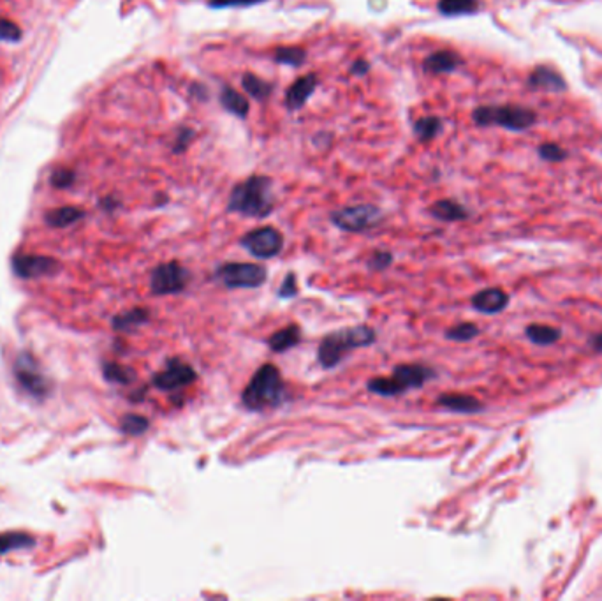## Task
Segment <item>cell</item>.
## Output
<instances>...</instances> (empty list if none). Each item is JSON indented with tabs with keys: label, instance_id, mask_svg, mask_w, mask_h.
Here are the masks:
<instances>
[{
	"label": "cell",
	"instance_id": "1",
	"mask_svg": "<svg viewBox=\"0 0 602 601\" xmlns=\"http://www.w3.org/2000/svg\"><path fill=\"white\" fill-rule=\"evenodd\" d=\"M272 179L263 175H254L243 180L233 189L227 203V210L245 217H266L273 210Z\"/></svg>",
	"mask_w": 602,
	"mask_h": 601
},
{
	"label": "cell",
	"instance_id": "2",
	"mask_svg": "<svg viewBox=\"0 0 602 601\" xmlns=\"http://www.w3.org/2000/svg\"><path fill=\"white\" fill-rule=\"evenodd\" d=\"M286 399V383L279 369L272 364H266L255 371L241 393V404L248 411H265L282 404Z\"/></svg>",
	"mask_w": 602,
	"mask_h": 601
},
{
	"label": "cell",
	"instance_id": "3",
	"mask_svg": "<svg viewBox=\"0 0 602 601\" xmlns=\"http://www.w3.org/2000/svg\"><path fill=\"white\" fill-rule=\"evenodd\" d=\"M375 330L365 325L338 330V332L330 333L320 340L317 360L324 369H333L340 364L347 351L370 346V344L375 343Z\"/></svg>",
	"mask_w": 602,
	"mask_h": 601
},
{
	"label": "cell",
	"instance_id": "4",
	"mask_svg": "<svg viewBox=\"0 0 602 601\" xmlns=\"http://www.w3.org/2000/svg\"><path fill=\"white\" fill-rule=\"evenodd\" d=\"M474 122L479 126H500L522 131L536 122V113L522 106H481L474 112Z\"/></svg>",
	"mask_w": 602,
	"mask_h": 601
},
{
	"label": "cell",
	"instance_id": "5",
	"mask_svg": "<svg viewBox=\"0 0 602 601\" xmlns=\"http://www.w3.org/2000/svg\"><path fill=\"white\" fill-rule=\"evenodd\" d=\"M215 277L229 290H252L265 284L266 268L258 263H224L217 268Z\"/></svg>",
	"mask_w": 602,
	"mask_h": 601
},
{
	"label": "cell",
	"instance_id": "6",
	"mask_svg": "<svg viewBox=\"0 0 602 601\" xmlns=\"http://www.w3.org/2000/svg\"><path fill=\"white\" fill-rule=\"evenodd\" d=\"M331 222L349 233H361L375 227L383 219V212L375 205L345 206L331 213Z\"/></svg>",
	"mask_w": 602,
	"mask_h": 601
},
{
	"label": "cell",
	"instance_id": "7",
	"mask_svg": "<svg viewBox=\"0 0 602 601\" xmlns=\"http://www.w3.org/2000/svg\"><path fill=\"white\" fill-rule=\"evenodd\" d=\"M241 245L259 259H270L284 249V234L273 226L255 227L241 237Z\"/></svg>",
	"mask_w": 602,
	"mask_h": 601
},
{
	"label": "cell",
	"instance_id": "8",
	"mask_svg": "<svg viewBox=\"0 0 602 601\" xmlns=\"http://www.w3.org/2000/svg\"><path fill=\"white\" fill-rule=\"evenodd\" d=\"M188 270L178 261L162 263L155 266L150 277V287L153 294H176L187 287Z\"/></svg>",
	"mask_w": 602,
	"mask_h": 601
},
{
	"label": "cell",
	"instance_id": "9",
	"mask_svg": "<svg viewBox=\"0 0 602 601\" xmlns=\"http://www.w3.org/2000/svg\"><path fill=\"white\" fill-rule=\"evenodd\" d=\"M14 374H16L18 383L21 385V388L27 393H30L32 397H44L49 392V383L44 376L39 371L37 364L34 362V358L30 355L23 353L14 364Z\"/></svg>",
	"mask_w": 602,
	"mask_h": 601
},
{
	"label": "cell",
	"instance_id": "10",
	"mask_svg": "<svg viewBox=\"0 0 602 601\" xmlns=\"http://www.w3.org/2000/svg\"><path fill=\"white\" fill-rule=\"evenodd\" d=\"M195 379H198V374L191 365L183 364L180 358H171L166 364V369L153 376V385L164 392H173V390L192 385Z\"/></svg>",
	"mask_w": 602,
	"mask_h": 601
},
{
	"label": "cell",
	"instance_id": "11",
	"mask_svg": "<svg viewBox=\"0 0 602 601\" xmlns=\"http://www.w3.org/2000/svg\"><path fill=\"white\" fill-rule=\"evenodd\" d=\"M13 270L21 279H35V277L53 275L60 270V263L48 256L20 254L13 259Z\"/></svg>",
	"mask_w": 602,
	"mask_h": 601
},
{
	"label": "cell",
	"instance_id": "12",
	"mask_svg": "<svg viewBox=\"0 0 602 601\" xmlns=\"http://www.w3.org/2000/svg\"><path fill=\"white\" fill-rule=\"evenodd\" d=\"M393 381L400 388V392H407L409 388H421L428 379L433 378V371L421 364H405L395 367L391 374Z\"/></svg>",
	"mask_w": 602,
	"mask_h": 601
},
{
	"label": "cell",
	"instance_id": "13",
	"mask_svg": "<svg viewBox=\"0 0 602 601\" xmlns=\"http://www.w3.org/2000/svg\"><path fill=\"white\" fill-rule=\"evenodd\" d=\"M317 87V76L315 74H305V76L298 78L293 85L289 87V90L286 92V99H284V105L291 112H296L305 106V102L308 101L310 95L315 92Z\"/></svg>",
	"mask_w": 602,
	"mask_h": 601
},
{
	"label": "cell",
	"instance_id": "14",
	"mask_svg": "<svg viewBox=\"0 0 602 601\" xmlns=\"http://www.w3.org/2000/svg\"><path fill=\"white\" fill-rule=\"evenodd\" d=\"M509 304V297L505 291L498 290V287H488V290L479 291L472 297V305L476 311L483 312V314H497V312L504 311Z\"/></svg>",
	"mask_w": 602,
	"mask_h": 601
},
{
	"label": "cell",
	"instance_id": "15",
	"mask_svg": "<svg viewBox=\"0 0 602 601\" xmlns=\"http://www.w3.org/2000/svg\"><path fill=\"white\" fill-rule=\"evenodd\" d=\"M459 64H462V59H459L458 53L451 52V49H439V52L426 56L425 62H423V69L430 74H443L454 71Z\"/></svg>",
	"mask_w": 602,
	"mask_h": 601
},
{
	"label": "cell",
	"instance_id": "16",
	"mask_svg": "<svg viewBox=\"0 0 602 601\" xmlns=\"http://www.w3.org/2000/svg\"><path fill=\"white\" fill-rule=\"evenodd\" d=\"M301 340V330L296 325H289L286 328L277 330L275 333H272L268 339L270 350L275 351V353H284V351L291 350V347L298 346Z\"/></svg>",
	"mask_w": 602,
	"mask_h": 601
},
{
	"label": "cell",
	"instance_id": "17",
	"mask_svg": "<svg viewBox=\"0 0 602 601\" xmlns=\"http://www.w3.org/2000/svg\"><path fill=\"white\" fill-rule=\"evenodd\" d=\"M437 404L454 412H477L483 409L479 400L463 393H444L437 399Z\"/></svg>",
	"mask_w": 602,
	"mask_h": 601
},
{
	"label": "cell",
	"instance_id": "18",
	"mask_svg": "<svg viewBox=\"0 0 602 601\" xmlns=\"http://www.w3.org/2000/svg\"><path fill=\"white\" fill-rule=\"evenodd\" d=\"M430 213L435 219L444 220V222H454V220H463L469 217L465 206L452 200H439L430 206Z\"/></svg>",
	"mask_w": 602,
	"mask_h": 601
},
{
	"label": "cell",
	"instance_id": "19",
	"mask_svg": "<svg viewBox=\"0 0 602 601\" xmlns=\"http://www.w3.org/2000/svg\"><path fill=\"white\" fill-rule=\"evenodd\" d=\"M220 105L229 113L240 117V119H245L248 115V109H251V102L247 101V97L231 87L222 88V92H220Z\"/></svg>",
	"mask_w": 602,
	"mask_h": 601
},
{
	"label": "cell",
	"instance_id": "20",
	"mask_svg": "<svg viewBox=\"0 0 602 601\" xmlns=\"http://www.w3.org/2000/svg\"><path fill=\"white\" fill-rule=\"evenodd\" d=\"M150 318V312L147 309H133V311L122 312V314L113 318V328L116 332H133L138 326L145 325Z\"/></svg>",
	"mask_w": 602,
	"mask_h": 601
},
{
	"label": "cell",
	"instance_id": "21",
	"mask_svg": "<svg viewBox=\"0 0 602 601\" xmlns=\"http://www.w3.org/2000/svg\"><path fill=\"white\" fill-rule=\"evenodd\" d=\"M83 215V210L76 208V206H60V208H55L46 213V222L52 227H67L71 224L78 222Z\"/></svg>",
	"mask_w": 602,
	"mask_h": 601
},
{
	"label": "cell",
	"instance_id": "22",
	"mask_svg": "<svg viewBox=\"0 0 602 601\" xmlns=\"http://www.w3.org/2000/svg\"><path fill=\"white\" fill-rule=\"evenodd\" d=\"M241 87H243V90L247 92L248 95H252L254 99H259V101L268 99L273 90L272 83H268V81H265L263 78L255 76V74L252 73L243 74V78H241Z\"/></svg>",
	"mask_w": 602,
	"mask_h": 601
},
{
	"label": "cell",
	"instance_id": "23",
	"mask_svg": "<svg viewBox=\"0 0 602 601\" xmlns=\"http://www.w3.org/2000/svg\"><path fill=\"white\" fill-rule=\"evenodd\" d=\"M529 83L532 87L548 88V90H562L564 88V80L555 71L548 69V67H537L532 73V76H530Z\"/></svg>",
	"mask_w": 602,
	"mask_h": 601
},
{
	"label": "cell",
	"instance_id": "24",
	"mask_svg": "<svg viewBox=\"0 0 602 601\" xmlns=\"http://www.w3.org/2000/svg\"><path fill=\"white\" fill-rule=\"evenodd\" d=\"M525 333L529 340H532L537 346H550V344L557 343L562 335L560 330L548 325H530L526 326Z\"/></svg>",
	"mask_w": 602,
	"mask_h": 601
},
{
	"label": "cell",
	"instance_id": "25",
	"mask_svg": "<svg viewBox=\"0 0 602 601\" xmlns=\"http://www.w3.org/2000/svg\"><path fill=\"white\" fill-rule=\"evenodd\" d=\"M439 13L444 16L472 14L479 9V0H439Z\"/></svg>",
	"mask_w": 602,
	"mask_h": 601
},
{
	"label": "cell",
	"instance_id": "26",
	"mask_svg": "<svg viewBox=\"0 0 602 601\" xmlns=\"http://www.w3.org/2000/svg\"><path fill=\"white\" fill-rule=\"evenodd\" d=\"M305 49H301L300 46H279L273 53V60L284 66L298 67L305 62Z\"/></svg>",
	"mask_w": 602,
	"mask_h": 601
},
{
	"label": "cell",
	"instance_id": "27",
	"mask_svg": "<svg viewBox=\"0 0 602 601\" xmlns=\"http://www.w3.org/2000/svg\"><path fill=\"white\" fill-rule=\"evenodd\" d=\"M35 540L25 532H4L0 535V554L11 552V550H20L32 547Z\"/></svg>",
	"mask_w": 602,
	"mask_h": 601
},
{
	"label": "cell",
	"instance_id": "28",
	"mask_svg": "<svg viewBox=\"0 0 602 601\" xmlns=\"http://www.w3.org/2000/svg\"><path fill=\"white\" fill-rule=\"evenodd\" d=\"M102 374H104L106 381L116 383V385H129V383L134 381L133 369L126 367V365L113 364V362L104 364V367H102Z\"/></svg>",
	"mask_w": 602,
	"mask_h": 601
},
{
	"label": "cell",
	"instance_id": "29",
	"mask_svg": "<svg viewBox=\"0 0 602 601\" xmlns=\"http://www.w3.org/2000/svg\"><path fill=\"white\" fill-rule=\"evenodd\" d=\"M440 131V119L437 117H423V119L414 122V133L418 134L419 140L430 141L439 134Z\"/></svg>",
	"mask_w": 602,
	"mask_h": 601
},
{
	"label": "cell",
	"instance_id": "30",
	"mask_svg": "<svg viewBox=\"0 0 602 601\" xmlns=\"http://www.w3.org/2000/svg\"><path fill=\"white\" fill-rule=\"evenodd\" d=\"M148 427H150V422L141 415H126L120 419V430L127 436H141L147 432Z\"/></svg>",
	"mask_w": 602,
	"mask_h": 601
},
{
	"label": "cell",
	"instance_id": "31",
	"mask_svg": "<svg viewBox=\"0 0 602 601\" xmlns=\"http://www.w3.org/2000/svg\"><path fill=\"white\" fill-rule=\"evenodd\" d=\"M366 388L380 397H395L402 393L397 383L393 381V378H373L366 383Z\"/></svg>",
	"mask_w": 602,
	"mask_h": 601
},
{
	"label": "cell",
	"instance_id": "32",
	"mask_svg": "<svg viewBox=\"0 0 602 601\" xmlns=\"http://www.w3.org/2000/svg\"><path fill=\"white\" fill-rule=\"evenodd\" d=\"M477 335H479V328L474 323H459V325L452 326L446 332L447 339L456 340V343H466V340H472Z\"/></svg>",
	"mask_w": 602,
	"mask_h": 601
},
{
	"label": "cell",
	"instance_id": "33",
	"mask_svg": "<svg viewBox=\"0 0 602 601\" xmlns=\"http://www.w3.org/2000/svg\"><path fill=\"white\" fill-rule=\"evenodd\" d=\"M74 179H76L74 172H71V169L67 168H59L52 173L49 182H52V186L56 187V189H67V187L73 186Z\"/></svg>",
	"mask_w": 602,
	"mask_h": 601
},
{
	"label": "cell",
	"instance_id": "34",
	"mask_svg": "<svg viewBox=\"0 0 602 601\" xmlns=\"http://www.w3.org/2000/svg\"><path fill=\"white\" fill-rule=\"evenodd\" d=\"M194 136H195V131L192 129V127H181V129H178L176 138H174V145H173L174 154H183V152L188 148V145H191V141L194 140Z\"/></svg>",
	"mask_w": 602,
	"mask_h": 601
},
{
	"label": "cell",
	"instance_id": "35",
	"mask_svg": "<svg viewBox=\"0 0 602 601\" xmlns=\"http://www.w3.org/2000/svg\"><path fill=\"white\" fill-rule=\"evenodd\" d=\"M21 39V28L14 21L0 18V41L16 42Z\"/></svg>",
	"mask_w": 602,
	"mask_h": 601
},
{
	"label": "cell",
	"instance_id": "36",
	"mask_svg": "<svg viewBox=\"0 0 602 601\" xmlns=\"http://www.w3.org/2000/svg\"><path fill=\"white\" fill-rule=\"evenodd\" d=\"M266 0H208V6L213 9H226V7H251Z\"/></svg>",
	"mask_w": 602,
	"mask_h": 601
},
{
	"label": "cell",
	"instance_id": "37",
	"mask_svg": "<svg viewBox=\"0 0 602 601\" xmlns=\"http://www.w3.org/2000/svg\"><path fill=\"white\" fill-rule=\"evenodd\" d=\"M393 263V254L387 251H377L373 252L370 258V268L373 270H386L387 266Z\"/></svg>",
	"mask_w": 602,
	"mask_h": 601
},
{
	"label": "cell",
	"instance_id": "38",
	"mask_svg": "<svg viewBox=\"0 0 602 601\" xmlns=\"http://www.w3.org/2000/svg\"><path fill=\"white\" fill-rule=\"evenodd\" d=\"M539 154H541V157L546 159V161L557 162V161H562V159H564L565 152L562 150L560 147H557V145L546 143L539 148Z\"/></svg>",
	"mask_w": 602,
	"mask_h": 601
},
{
	"label": "cell",
	"instance_id": "39",
	"mask_svg": "<svg viewBox=\"0 0 602 601\" xmlns=\"http://www.w3.org/2000/svg\"><path fill=\"white\" fill-rule=\"evenodd\" d=\"M298 293V286H296V277H294V273H289V275H286V279H284L282 286H280L279 294L282 298H293L296 297Z\"/></svg>",
	"mask_w": 602,
	"mask_h": 601
},
{
	"label": "cell",
	"instance_id": "40",
	"mask_svg": "<svg viewBox=\"0 0 602 601\" xmlns=\"http://www.w3.org/2000/svg\"><path fill=\"white\" fill-rule=\"evenodd\" d=\"M368 71H370V64L363 59L354 60V64L351 66V73L358 74V76H363V74H366Z\"/></svg>",
	"mask_w": 602,
	"mask_h": 601
},
{
	"label": "cell",
	"instance_id": "41",
	"mask_svg": "<svg viewBox=\"0 0 602 601\" xmlns=\"http://www.w3.org/2000/svg\"><path fill=\"white\" fill-rule=\"evenodd\" d=\"M592 344L597 351H602V333H599V335L592 340Z\"/></svg>",
	"mask_w": 602,
	"mask_h": 601
}]
</instances>
